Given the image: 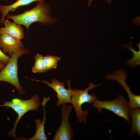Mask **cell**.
<instances>
[{"label": "cell", "instance_id": "16", "mask_svg": "<svg viewBox=\"0 0 140 140\" xmlns=\"http://www.w3.org/2000/svg\"><path fill=\"white\" fill-rule=\"evenodd\" d=\"M44 62L47 70L56 69L58 62L60 58L58 56L46 55L43 57Z\"/></svg>", "mask_w": 140, "mask_h": 140}, {"label": "cell", "instance_id": "11", "mask_svg": "<svg viewBox=\"0 0 140 140\" xmlns=\"http://www.w3.org/2000/svg\"><path fill=\"white\" fill-rule=\"evenodd\" d=\"M50 99V96L47 97H43V100L40 103L43 107V117L42 122L40 119H36L35 122L36 125V130L34 136L30 138L29 140H47V138L45 133L44 125L46 120V113L45 109L46 104Z\"/></svg>", "mask_w": 140, "mask_h": 140}, {"label": "cell", "instance_id": "9", "mask_svg": "<svg viewBox=\"0 0 140 140\" xmlns=\"http://www.w3.org/2000/svg\"><path fill=\"white\" fill-rule=\"evenodd\" d=\"M0 47L3 52L11 56L22 50L24 48L22 42L7 34L0 35Z\"/></svg>", "mask_w": 140, "mask_h": 140}, {"label": "cell", "instance_id": "12", "mask_svg": "<svg viewBox=\"0 0 140 140\" xmlns=\"http://www.w3.org/2000/svg\"><path fill=\"white\" fill-rule=\"evenodd\" d=\"M36 1L43 2L44 1V0H18L10 5H0V12L2 15L0 20V24L3 23L5 20V17L10 11H14L19 6L28 5Z\"/></svg>", "mask_w": 140, "mask_h": 140}, {"label": "cell", "instance_id": "6", "mask_svg": "<svg viewBox=\"0 0 140 140\" xmlns=\"http://www.w3.org/2000/svg\"><path fill=\"white\" fill-rule=\"evenodd\" d=\"M66 104L61 105V123L59 127L55 130L53 140H72L74 139V131L69 120V114L73 106H68Z\"/></svg>", "mask_w": 140, "mask_h": 140}, {"label": "cell", "instance_id": "20", "mask_svg": "<svg viewBox=\"0 0 140 140\" xmlns=\"http://www.w3.org/2000/svg\"><path fill=\"white\" fill-rule=\"evenodd\" d=\"M93 0H88V6L90 7L92 3Z\"/></svg>", "mask_w": 140, "mask_h": 140}, {"label": "cell", "instance_id": "21", "mask_svg": "<svg viewBox=\"0 0 140 140\" xmlns=\"http://www.w3.org/2000/svg\"><path fill=\"white\" fill-rule=\"evenodd\" d=\"M107 2L108 4H111L114 0H103Z\"/></svg>", "mask_w": 140, "mask_h": 140}, {"label": "cell", "instance_id": "2", "mask_svg": "<svg viewBox=\"0 0 140 140\" xmlns=\"http://www.w3.org/2000/svg\"><path fill=\"white\" fill-rule=\"evenodd\" d=\"M101 84H94L92 82L90 83L88 87L84 90L77 88L72 89H70L71 95V104L74 109L76 113L77 121L80 123H87L86 118L89 113L87 110H83L81 106L85 103L88 104L92 103L97 99L95 94L92 93L88 94V91L94 88L100 87Z\"/></svg>", "mask_w": 140, "mask_h": 140}, {"label": "cell", "instance_id": "14", "mask_svg": "<svg viewBox=\"0 0 140 140\" xmlns=\"http://www.w3.org/2000/svg\"><path fill=\"white\" fill-rule=\"evenodd\" d=\"M139 50L137 51L134 48L131 41L128 44H125L121 46L124 47L130 51L132 53V58L127 60L126 65L127 66H130L131 67H134L136 65H139L140 64V43L137 44Z\"/></svg>", "mask_w": 140, "mask_h": 140}, {"label": "cell", "instance_id": "15", "mask_svg": "<svg viewBox=\"0 0 140 140\" xmlns=\"http://www.w3.org/2000/svg\"><path fill=\"white\" fill-rule=\"evenodd\" d=\"M35 61L33 66L32 68V72L34 73L37 72L45 73L47 69L43 61L42 55L37 53L35 55Z\"/></svg>", "mask_w": 140, "mask_h": 140}, {"label": "cell", "instance_id": "10", "mask_svg": "<svg viewBox=\"0 0 140 140\" xmlns=\"http://www.w3.org/2000/svg\"><path fill=\"white\" fill-rule=\"evenodd\" d=\"M4 27H0V35L7 34L19 40L24 38V29L20 25H17L15 22H11L8 19L3 23Z\"/></svg>", "mask_w": 140, "mask_h": 140}, {"label": "cell", "instance_id": "19", "mask_svg": "<svg viewBox=\"0 0 140 140\" xmlns=\"http://www.w3.org/2000/svg\"><path fill=\"white\" fill-rule=\"evenodd\" d=\"M5 65L4 63L0 61V70H2L5 67Z\"/></svg>", "mask_w": 140, "mask_h": 140}, {"label": "cell", "instance_id": "17", "mask_svg": "<svg viewBox=\"0 0 140 140\" xmlns=\"http://www.w3.org/2000/svg\"><path fill=\"white\" fill-rule=\"evenodd\" d=\"M10 59V57L4 54L0 48V61L6 65L9 61Z\"/></svg>", "mask_w": 140, "mask_h": 140}, {"label": "cell", "instance_id": "8", "mask_svg": "<svg viewBox=\"0 0 140 140\" xmlns=\"http://www.w3.org/2000/svg\"><path fill=\"white\" fill-rule=\"evenodd\" d=\"M28 79L32 81L45 83L54 90L57 94V95H55L58 98V100L56 104L57 107H59L61 104L63 103H69L71 104V95L70 91L71 88L70 80L69 79L67 82L69 89H66L65 87V82H60L56 78L51 79V83L44 80L40 81Z\"/></svg>", "mask_w": 140, "mask_h": 140}, {"label": "cell", "instance_id": "18", "mask_svg": "<svg viewBox=\"0 0 140 140\" xmlns=\"http://www.w3.org/2000/svg\"><path fill=\"white\" fill-rule=\"evenodd\" d=\"M132 23L134 24L139 25L140 24V18L138 16L135 17L132 20Z\"/></svg>", "mask_w": 140, "mask_h": 140}, {"label": "cell", "instance_id": "1", "mask_svg": "<svg viewBox=\"0 0 140 140\" xmlns=\"http://www.w3.org/2000/svg\"><path fill=\"white\" fill-rule=\"evenodd\" d=\"M50 5L44 2H38L36 6L23 13L17 15H8L7 18L13 20L14 22L24 26L29 33L30 25L34 22H39L47 26L53 24L58 19L52 16Z\"/></svg>", "mask_w": 140, "mask_h": 140}, {"label": "cell", "instance_id": "7", "mask_svg": "<svg viewBox=\"0 0 140 140\" xmlns=\"http://www.w3.org/2000/svg\"><path fill=\"white\" fill-rule=\"evenodd\" d=\"M128 76L125 69H121L115 70L113 73L108 74L105 75V78L109 80H115L119 83L124 88L128 94V97L130 110L134 109L140 108V95L133 93L130 89L126 83L125 80Z\"/></svg>", "mask_w": 140, "mask_h": 140}, {"label": "cell", "instance_id": "3", "mask_svg": "<svg viewBox=\"0 0 140 140\" xmlns=\"http://www.w3.org/2000/svg\"><path fill=\"white\" fill-rule=\"evenodd\" d=\"M4 104L0 106H7L11 108L18 114V116L14 124L13 128L8 133V136L16 140H20L16 135V129L17 124L21 118L26 113L31 110H38L39 108L40 98L37 94H35L31 98L27 100L15 99L12 101H4Z\"/></svg>", "mask_w": 140, "mask_h": 140}, {"label": "cell", "instance_id": "5", "mask_svg": "<svg viewBox=\"0 0 140 140\" xmlns=\"http://www.w3.org/2000/svg\"><path fill=\"white\" fill-rule=\"evenodd\" d=\"M24 48L21 51L11 55L10 60L0 72V81H4L14 86L20 94L24 95L25 92L20 85L18 76V60L22 55L30 52Z\"/></svg>", "mask_w": 140, "mask_h": 140}, {"label": "cell", "instance_id": "4", "mask_svg": "<svg viewBox=\"0 0 140 140\" xmlns=\"http://www.w3.org/2000/svg\"><path fill=\"white\" fill-rule=\"evenodd\" d=\"M92 103L93 106L97 108L100 113H102V109H105L122 117L129 125L131 124L130 110L129 102L121 94L119 93L117 97L112 101H102L97 99Z\"/></svg>", "mask_w": 140, "mask_h": 140}, {"label": "cell", "instance_id": "13", "mask_svg": "<svg viewBox=\"0 0 140 140\" xmlns=\"http://www.w3.org/2000/svg\"><path fill=\"white\" fill-rule=\"evenodd\" d=\"M130 116L132 120L129 136H133L136 132L140 137V109L136 108L130 110Z\"/></svg>", "mask_w": 140, "mask_h": 140}]
</instances>
